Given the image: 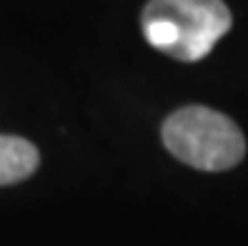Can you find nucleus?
<instances>
[{
  "label": "nucleus",
  "mask_w": 248,
  "mask_h": 246,
  "mask_svg": "<svg viewBox=\"0 0 248 246\" xmlns=\"http://www.w3.org/2000/svg\"><path fill=\"white\" fill-rule=\"evenodd\" d=\"M231 23L223 0H151L140 16L145 40L183 63L206 58L231 31Z\"/></svg>",
  "instance_id": "1"
},
{
  "label": "nucleus",
  "mask_w": 248,
  "mask_h": 246,
  "mask_svg": "<svg viewBox=\"0 0 248 246\" xmlns=\"http://www.w3.org/2000/svg\"><path fill=\"white\" fill-rule=\"evenodd\" d=\"M163 143L198 171H228L246 156V138L228 115L208 106H186L163 123Z\"/></svg>",
  "instance_id": "2"
},
{
  "label": "nucleus",
  "mask_w": 248,
  "mask_h": 246,
  "mask_svg": "<svg viewBox=\"0 0 248 246\" xmlns=\"http://www.w3.org/2000/svg\"><path fill=\"white\" fill-rule=\"evenodd\" d=\"M40 164L38 148L20 136L0 133V186L25 181Z\"/></svg>",
  "instance_id": "3"
}]
</instances>
